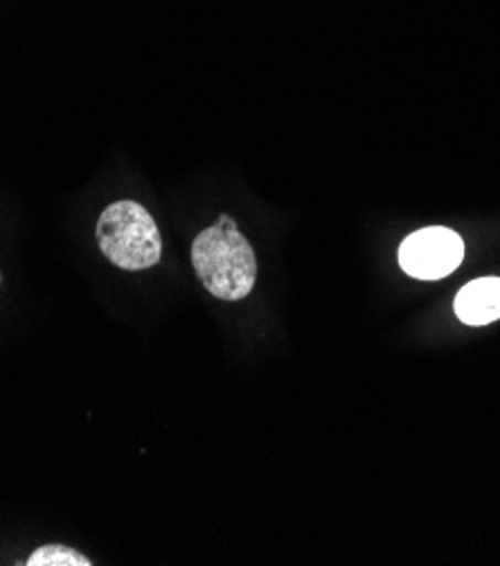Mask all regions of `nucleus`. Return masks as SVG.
Instances as JSON below:
<instances>
[{
	"label": "nucleus",
	"mask_w": 500,
	"mask_h": 566,
	"mask_svg": "<svg viewBox=\"0 0 500 566\" xmlns=\"http://www.w3.org/2000/svg\"><path fill=\"white\" fill-rule=\"evenodd\" d=\"M192 264L203 287L219 301L235 303L255 290L257 258L228 214L194 238Z\"/></svg>",
	"instance_id": "1"
},
{
	"label": "nucleus",
	"mask_w": 500,
	"mask_h": 566,
	"mask_svg": "<svg viewBox=\"0 0 500 566\" xmlns=\"http://www.w3.org/2000/svg\"><path fill=\"white\" fill-rule=\"evenodd\" d=\"M456 316L471 327L500 318V277H478L465 285L454 303Z\"/></svg>",
	"instance_id": "4"
},
{
	"label": "nucleus",
	"mask_w": 500,
	"mask_h": 566,
	"mask_svg": "<svg viewBox=\"0 0 500 566\" xmlns=\"http://www.w3.org/2000/svg\"><path fill=\"white\" fill-rule=\"evenodd\" d=\"M28 566H91L93 562L79 551L64 544H47L36 548L28 562Z\"/></svg>",
	"instance_id": "5"
},
{
	"label": "nucleus",
	"mask_w": 500,
	"mask_h": 566,
	"mask_svg": "<svg viewBox=\"0 0 500 566\" xmlns=\"http://www.w3.org/2000/svg\"><path fill=\"white\" fill-rule=\"evenodd\" d=\"M465 260L462 238L442 226H430L408 235L400 247V266L417 280H442Z\"/></svg>",
	"instance_id": "3"
},
{
	"label": "nucleus",
	"mask_w": 500,
	"mask_h": 566,
	"mask_svg": "<svg viewBox=\"0 0 500 566\" xmlns=\"http://www.w3.org/2000/svg\"><path fill=\"white\" fill-rule=\"evenodd\" d=\"M97 244L110 264L123 271H145L160 262V231L145 206L116 201L97 219Z\"/></svg>",
	"instance_id": "2"
}]
</instances>
